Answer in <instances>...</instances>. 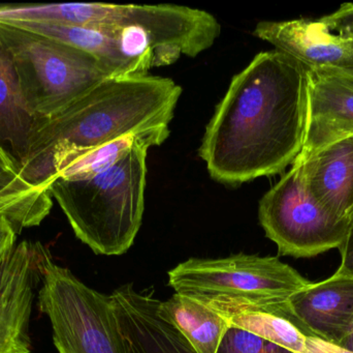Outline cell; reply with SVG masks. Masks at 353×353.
Wrapping results in <instances>:
<instances>
[{
  "label": "cell",
  "instance_id": "25",
  "mask_svg": "<svg viewBox=\"0 0 353 353\" xmlns=\"http://www.w3.org/2000/svg\"><path fill=\"white\" fill-rule=\"evenodd\" d=\"M341 254V265L337 273L353 276V213L350 218V230L343 245L339 249Z\"/></svg>",
  "mask_w": 353,
  "mask_h": 353
},
{
  "label": "cell",
  "instance_id": "10",
  "mask_svg": "<svg viewBox=\"0 0 353 353\" xmlns=\"http://www.w3.org/2000/svg\"><path fill=\"white\" fill-rule=\"evenodd\" d=\"M252 35L308 70L353 68V37L333 32L319 19L261 21Z\"/></svg>",
  "mask_w": 353,
  "mask_h": 353
},
{
  "label": "cell",
  "instance_id": "24",
  "mask_svg": "<svg viewBox=\"0 0 353 353\" xmlns=\"http://www.w3.org/2000/svg\"><path fill=\"white\" fill-rule=\"evenodd\" d=\"M304 353H353L339 344L332 343L315 336H307Z\"/></svg>",
  "mask_w": 353,
  "mask_h": 353
},
{
  "label": "cell",
  "instance_id": "14",
  "mask_svg": "<svg viewBox=\"0 0 353 353\" xmlns=\"http://www.w3.org/2000/svg\"><path fill=\"white\" fill-rule=\"evenodd\" d=\"M309 194L333 217L350 220L353 213V138L340 141L301 165Z\"/></svg>",
  "mask_w": 353,
  "mask_h": 353
},
{
  "label": "cell",
  "instance_id": "4",
  "mask_svg": "<svg viewBox=\"0 0 353 353\" xmlns=\"http://www.w3.org/2000/svg\"><path fill=\"white\" fill-rule=\"evenodd\" d=\"M168 275L175 294L213 309L274 310L311 284L278 257L244 253L225 258L187 259Z\"/></svg>",
  "mask_w": 353,
  "mask_h": 353
},
{
  "label": "cell",
  "instance_id": "1",
  "mask_svg": "<svg viewBox=\"0 0 353 353\" xmlns=\"http://www.w3.org/2000/svg\"><path fill=\"white\" fill-rule=\"evenodd\" d=\"M308 70L278 50L254 56L205 128L199 157L210 176L236 187L282 173L302 153L308 120Z\"/></svg>",
  "mask_w": 353,
  "mask_h": 353
},
{
  "label": "cell",
  "instance_id": "20",
  "mask_svg": "<svg viewBox=\"0 0 353 353\" xmlns=\"http://www.w3.org/2000/svg\"><path fill=\"white\" fill-rule=\"evenodd\" d=\"M150 130L144 131L139 134L126 135L117 140L112 141L107 144L101 145V146L68 160L65 163L60 166L55 178L79 180V178H86L99 173L115 164L116 162L119 161L134 146V143L145 133Z\"/></svg>",
  "mask_w": 353,
  "mask_h": 353
},
{
  "label": "cell",
  "instance_id": "26",
  "mask_svg": "<svg viewBox=\"0 0 353 353\" xmlns=\"http://www.w3.org/2000/svg\"><path fill=\"white\" fill-rule=\"evenodd\" d=\"M319 72L325 73V74L337 77V78L342 79V80L353 85V68H348V70H319Z\"/></svg>",
  "mask_w": 353,
  "mask_h": 353
},
{
  "label": "cell",
  "instance_id": "17",
  "mask_svg": "<svg viewBox=\"0 0 353 353\" xmlns=\"http://www.w3.org/2000/svg\"><path fill=\"white\" fill-rule=\"evenodd\" d=\"M45 37H51L94 56L115 77L144 75L134 62L122 55L117 41L109 33L88 27L61 26L39 23H14Z\"/></svg>",
  "mask_w": 353,
  "mask_h": 353
},
{
  "label": "cell",
  "instance_id": "12",
  "mask_svg": "<svg viewBox=\"0 0 353 353\" xmlns=\"http://www.w3.org/2000/svg\"><path fill=\"white\" fill-rule=\"evenodd\" d=\"M308 120L301 165L340 141L353 138V85L319 70H308Z\"/></svg>",
  "mask_w": 353,
  "mask_h": 353
},
{
  "label": "cell",
  "instance_id": "21",
  "mask_svg": "<svg viewBox=\"0 0 353 353\" xmlns=\"http://www.w3.org/2000/svg\"><path fill=\"white\" fill-rule=\"evenodd\" d=\"M218 353H292L259 336L230 327Z\"/></svg>",
  "mask_w": 353,
  "mask_h": 353
},
{
  "label": "cell",
  "instance_id": "2",
  "mask_svg": "<svg viewBox=\"0 0 353 353\" xmlns=\"http://www.w3.org/2000/svg\"><path fill=\"white\" fill-rule=\"evenodd\" d=\"M182 87L152 75L111 77L41 122L19 175L49 190L68 160L126 135L169 126Z\"/></svg>",
  "mask_w": 353,
  "mask_h": 353
},
{
  "label": "cell",
  "instance_id": "6",
  "mask_svg": "<svg viewBox=\"0 0 353 353\" xmlns=\"http://www.w3.org/2000/svg\"><path fill=\"white\" fill-rule=\"evenodd\" d=\"M37 307L51 323L58 353H125L111 296L89 287L58 265L46 247Z\"/></svg>",
  "mask_w": 353,
  "mask_h": 353
},
{
  "label": "cell",
  "instance_id": "15",
  "mask_svg": "<svg viewBox=\"0 0 353 353\" xmlns=\"http://www.w3.org/2000/svg\"><path fill=\"white\" fill-rule=\"evenodd\" d=\"M43 120L29 108L12 54L0 39V151L17 172L24 165L31 140Z\"/></svg>",
  "mask_w": 353,
  "mask_h": 353
},
{
  "label": "cell",
  "instance_id": "13",
  "mask_svg": "<svg viewBox=\"0 0 353 353\" xmlns=\"http://www.w3.org/2000/svg\"><path fill=\"white\" fill-rule=\"evenodd\" d=\"M288 318L306 335L341 344L353 323V276L336 271L288 300Z\"/></svg>",
  "mask_w": 353,
  "mask_h": 353
},
{
  "label": "cell",
  "instance_id": "9",
  "mask_svg": "<svg viewBox=\"0 0 353 353\" xmlns=\"http://www.w3.org/2000/svg\"><path fill=\"white\" fill-rule=\"evenodd\" d=\"M43 248L23 240L0 267V353H32L29 325Z\"/></svg>",
  "mask_w": 353,
  "mask_h": 353
},
{
  "label": "cell",
  "instance_id": "11",
  "mask_svg": "<svg viewBox=\"0 0 353 353\" xmlns=\"http://www.w3.org/2000/svg\"><path fill=\"white\" fill-rule=\"evenodd\" d=\"M111 298L125 353H196L161 314L154 294L125 284Z\"/></svg>",
  "mask_w": 353,
  "mask_h": 353
},
{
  "label": "cell",
  "instance_id": "16",
  "mask_svg": "<svg viewBox=\"0 0 353 353\" xmlns=\"http://www.w3.org/2000/svg\"><path fill=\"white\" fill-rule=\"evenodd\" d=\"M159 310L196 353H218L230 329L228 319L217 311L181 294L159 300Z\"/></svg>",
  "mask_w": 353,
  "mask_h": 353
},
{
  "label": "cell",
  "instance_id": "22",
  "mask_svg": "<svg viewBox=\"0 0 353 353\" xmlns=\"http://www.w3.org/2000/svg\"><path fill=\"white\" fill-rule=\"evenodd\" d=\"M319 21L333 32L353 37V2L341 4L336 12L321 17Z\"/></svg>",
  "mask_w": 353,
  "mask_h": 353
},
{
  "label": "cell",
  "instance_id": "19",
  "mask_svg": "<svg viewBox=\"0 0 353 353\" xmlns=\"http://www.w3.org/2000/svg\"><path fill=\"white\" fill-rule=\"evenodd\" d=\"M213 309V308H212ZM228 319L230 327L259 336L292 353H304L308 335L292 321L269 311L230 307L214 309Z\"/></svg>",
  "mask_w": 353,
  "mask_h": 353
},
{
  "label": "cell",
  "instance_id": "3",
  "mask_svg": "<svg viewBox=\"0 0 353 353\" xmlns=\"http://www.w3.org/2000/svg\"><path fill=\"white\" fill-rule=\"evenodd\" d=\"M169 136V126L152 128L99 173L52 180L48 188L52 198L77 238L94 254L119 256L132 248L144 216L147 155L150 147L163 144Z\"/></svg>",
  "mask_w": 353,
  "mask_h": 353
},
{
  "label": "cell",
  "instance_id": "18",
  "mask_svg": "<svg viewBox=\"0 0 353 353\" xmlns=\"http://www.w3.org/2000/svg\"><path fill=\"white\" fill-rule=\"evenodd\" d=\"M52 207L49 190L31 186L18 172L0 173V215L12 222L18 233L39 226L49 216Z\"/></svg>",
  "mask_w": 353,
  "mask_h": 353
},
{
  "label": "cell",
  "instance_id": "28",
  "mask_svg": "<svg viewBox=\"0 0 353 353\" xmlns=\"http://www.w3.org/2000/svg\"><path fill=\"white\" fill-rule=\"evenodd\" d=\"M340 345L343 346V347L347 348V350H352L353 352V323L352 325V327H350V333L346 336L345 339L341 342Z\"/></svg>",
  "mask_w": 353,
  "mask_h": 353
},
{
  "label": "cell",
  "instance_id": "5",
  "mask_svg": "<svg viewBox=\"0 0 353 353\" xmlns=\"http://www.w3.org/2000/svg\"><path fill=\"white\" fill-rule=\"evenodd\" d=\"M31 111L48 120L115 77L94 56L39 33L0 23Z\"/></svg>",
  "mask_w": 353,
  "mask_h": 353
},
{
  "label": "cell",
  "instance_id": "23",
  "mask_svg": "<svg viewBox=\"0 0 353 353\" xmlns=\"http://www.w3.org/2000/svg\"><path fill=\"white\" fill-rule=\"evenodd\" d=\"M12 222L0 215V267L6 263L16 248L17 236H18Z\"/></svg>",
  "mask_w": 353,
  "mask_h": 353
},
{
  "label": "cell",
  "instance_id": "7",
  "mask_svg": "<svg viewBox=\"0 0 353 353\" xmlns=\"http://www.w3.org/2000/svg\"><path fill=\"white\" fill-rule=\"evenodd\" d=\"M47 17L51 24L99 30L142 27L154 35L171 64L181 55L195 57L209 49L221 31L210 12L175 4L53 3Z\"/></svg>",
  "mask_w": 353,
  "mask_h": 353
},
{
  "label": "cell",
  "instance_id": "27",
  "mask_svg": "<svg viewBox=\"0 0 353 353\" xmlns=\"http://www.w3.org/2000/svg\"><path fill=\"white\" fill-rule=\"evenodd\" d=\"M14 171L17 172L16 167L14 164L0 151V173H4V172Z\"/></svg>",
  "mask_w": 353,
  "mask_h": 353
},
{
  "label": "cell",
  "instance_id": "8",
  "mask_svg": "<svg viewBox=\"0 0 353 353\" xmlns=\"http://www.w3.org/2000/svg\"><path fill=\"white\" fill-rule=\"evenodd\" d=\"M259 219L281 256L313 258L341 248L350 220L327 213L309 194L298 166L284 174L259 201Z\"/></svg>",
  "mask_w": 353,
  "mask_h": 353
}]
</instances>
